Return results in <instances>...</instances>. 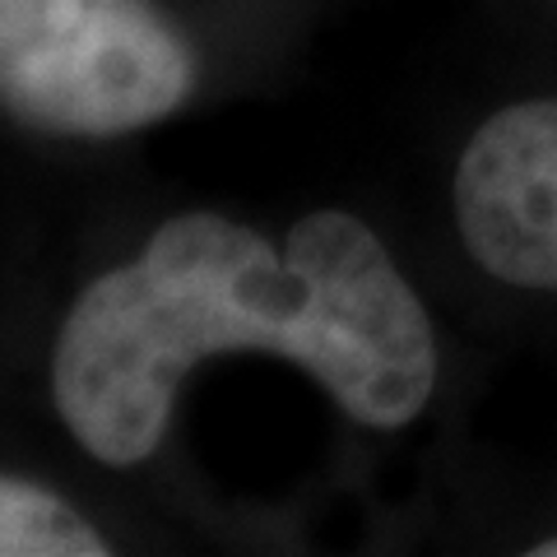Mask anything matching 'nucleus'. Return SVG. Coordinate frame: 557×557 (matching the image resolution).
I'll list each match as a JSON object with an SVG mask.
<instances>
[{
  "label": "nucleus",
  "mask_w": 557,
  "mask_h": 557,
  "mask_svg": "<svg viewBox=\"0 0 557 557\" xmlns=\"http://www.w3.org/2000/svg\"><path fill=\"white\" fill-rule=\"evenodd\" d=\"M247 348L298 362L368 428H405L437 381L428 311L362 219L311 209L274 247L190 209L70 302L51 405L84 456L131 469L163 446L182 381Z\"/></svg>",
  "instance_id": "obj_1"
},
{
  "label": "nucleus",
  "mask_w": 557,
  "mask_h": 557,
  "mask_svg": "<svg viewBox=\"0 0 557 557\" xmlns=\"http://www.w3.org/2000/svg\"><path fill=\"white\" fill-rule=\"evenodd\" d=\"M196 57L149 0H0V108L65 139H116L182 108Z\"/></svg>",
  "instance_id": "obj_2"
},
{
  "label": "nucleus",
  "mask_w": 557,
  "mask_h": 557,
  "mask_svg": "<svg viewBox=\"0 0 557 557\" xmlns=\"http://www.w3.org/2000/svg\"><path fill=\"white\" fill-rule=\"evenodd\" d=\"M469 256L516 288L557 293V98L487 116L456 168Z\"/></svg>",
  "instance_id": "obj_3"
},
{
  "label": "nucleus",
  "mask_w": 557,
  "mask_h": 557,
  "mask_svg": "<svg viewBox=\"0 0 557 557\" xmlns=\"http://www.w3.org/2000/svg\"><path fill=\"white\" fill-rule=\"evenodd\" d=\"M112 553L89 520H84L51 487L0 474V557H102Z\"/></svg>",
  "instance_id": "obj_4"
},
{
  "label": "nucleus",
  "mask_w": 557,
  "mask_h": 557,
  "mask_svg": "<svg viewBox=\"0 0 557 557\" xmlns=\"http://www.w3.org/2000/svg\"><path fill=\"white\" fill-rule=\"evenodd\" d=\"M534 553H539V557H557V539H553V544H539Z\"/></svg>",
  "instance_id": "obj_5"
}]
</instances>
